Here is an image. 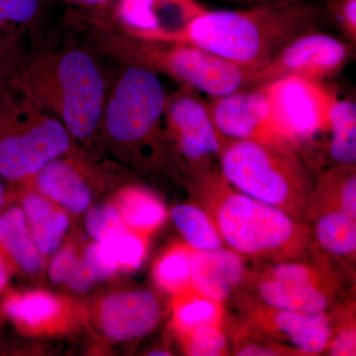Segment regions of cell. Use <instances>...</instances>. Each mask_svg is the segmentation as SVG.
Listing matches in <instances>:
<instances>
[{"label": "cell", "mask_w": 356, "mask_h": 356, "mask_svg": "<svg viewBox=\"0 0 356 356\" xmlns=\"http://www.w3.org/2000/svg\"><path fill=\"white\" fill-rule=\"evenodd\" d=\"M86 228L95 242L102 243L108 236L127 229L116 206H97L88 211Z\"/></svg>", "instance_id": "31"}, {"label": "cell", "mask_w": 356, "mask_h": 356, "mask_svg": "<svg viewBox=\"0 0 356 356\" xmlns=\"http://www.w3.org/2000/svg\"><path fill=\"white\" fill-rule=\"evenodd\" d=\"M327 156L334 165H355L356 161V103L337 97L332 111Z\"/></svg>", "instance_id": "25"}, {"label": "cell", "mask_w": 356, "mask_h": 356, "mask_svg": "<svg viewBox=\"0 0 356 356\" xmlns=\"http://www.w3.org/2000/svg\"><path fill=\"white\" fill-rule=\"evenodd\" d=\"M314 240L330 254L355 261L356 217L343 211H327L314 218Z\"/></svg>", "instance_id": "22"}, {"label": "cell", "mask_w": 356, "mask_h": 356, "mask_svg": "<svg viewBox=\"0 0 356 356\" xmlns=\"http://www.w3.org/2000/svg\"><path fill=\"white\" fill-rule=\"evenodd\" d=\"M324 18L323 9L307 0H273L240 10L208 9L192 23L187 43L254 74L293 38L318 29Z\"/></svg>", "instance_id": "2"}, {"label": "cell", "mask_w": 356, "mask_h": 356, "mask_svg": "<svg viewBox=\"0 0 356 356\" xmlns=\"http://www.w3.org/2000/svg\"><path fill=\"white\" fill-rule=\"evenodd\" d=\"M72 139L57 117L13 92L0 107V177L27 181L69 153Z\"/></svg>", "instance_id": "7"}, {"label": "cell", "mask_w": 356, "mask_h": 356, "mask_svg": "<svg viewBox=\"0 0 356 356\" xmlns=\"http://www.w3.org/2000/svg\"><path fill=\"white\" fill-rule=\"evenodd\" d=\"M81 257L74 248H65L54 257L49 268V276L57 284L67 285L79 268Z\"/></svg>", "instance_id": "36"}, {"label": "cell", "mask_w": 356, "mask_h": 356, "mask_svg": "<svg viewBox=\"0 0 356 356\" xmlns=\"http://www.w3.org/2000/svg\"><path fill=\"white\" fill-rule=\"evenodd\" d=\"M191 252L188 245L178 243L161 255L154 269L161 289L175 296L191 289Z\"/></svg>", "instance_id": "28"}, {"label": "cell", "mask_w": 356, "mask_h": 356, "mask_svg": "<svg viewBox=\"0 0 356 356\" xmlns=\"http://www.w3.org/2000/svg\"><path fill=\"white\" fill-rule=\"evenodd\" d=\"M172 219L192 250L209 252L225 248L216 224L204 208L179 204L172 208Z\"/></svg>", "instance_id": "23"}, {"label": "cell", "mask_w": 356, "mask_h": 356, "mask_svg": "<svg viewBox=\"0 0 356 356\" xmlns=\"http://www.w3.org/2000/svg\"><path fill=\"white\" fill-rule=\"evenodd\" d=\"M327 355L332 356H351L356 355V329L355 321L346 323L334 331L327 348Z\"/></svg>", "instance_id": "37"}, {"label": "cell", "mask_w": 356, "mask_h": 356, "mask_svg": "<svg viewBox=\"0 0 356 356\" xmlns=\"http://www.w3.org/2000/svg\"><path fill=\"white\" fill-rule=\"evenodd\" d=\"M116 207L126 226L143 238L158 228L165 218L163 203L153 194L136 187L119 194Z\"/></svg>", "instance_id": "24"}, {"label": "cell", "mask_w": 356, "mask_h": 356, "mask_svg": "<svg viewBox=\"0 0 356 356\" xmlns=\"http://www.w3.org/2000/svg\"><path fill=\"white\" fill-rule=\"evenodd\" d=\"M165 140L172 144L191 175L216 170L224 140L218 132L201 92L189 86L166 96Z\"/></svg>", "instance_id": "10"}, {"label": "cell", "mask_w": 356, "mask_h": 356, "mask_svg": "<svg viewBox=\"0 0 356 356\" xmlns=\"http://www.w3.org/2000/svg\"><path fill=\"white\" fill-rule=\"evenodd\" d=\"M4 310L18 324L29 329H39L57 320L62 312V303L49 293L29 292L10 297Z\"/></svg>", "instance_id": "27"}, {"label": "cell", "mask_w": 356, "mask_h": 356, "mask_svg": "<svg viewBox=\"0 0 356 356\" xmlns=\"http://www.w3.org/2000/svg\"><path fill=\"white\" fill-rule=\"evenodd\" d=\"M121 65L107 91L99 133L129 152L165 140L168 95L159 74L140 65Z\"/></svg>", "instance_id": "6"}, {"label": "cell", "mask_w": 356, "mask_h": 356, "mask_svg": "<svg viewBox=\"0 0 356 356\" xmlns=\"http://www.w3.org/2000/svg\"><path fill=\"white\" fill-rule=\"evenodd\" d=\"M100 243L118 268H137L146 254L145 238L129 228L108 236Z\"/></svg>", "instance_id": "29"}, {"label": "cell", "mask_w": 356, "mask_h": 356, "mask_svg": "<svg viewBox=\"0 0 356 356\" xmlns=\"http://www.w3.org/2000/svg\"><path fill=\"white\" fill-rule=\"evenodd\" d=\"M149 355H153V356H168L172 355V353H168V351L163 350H153L151 353H149Z\"/></svg>", "instance_id": "41"}, {"label": "cell", "mask_w": 356, "mask_h": 356, "mask_svg": "<svg viewBox=\"0 0 356 356\" xmlns=\"http://www.w3.org/2000/svg\"><path fill=\"white\" fill-rule=\"evenodd\" d=\"M185 353L192 356H221L228 355L229 343L221 325H210L196 327L180 334Z\"/></svg>", "instance_id": "30"}, {"label": "cell", "mask_w": 356, "mask_h": 356, "mask_svg": "<svg viewBox=\"0 0 356 356\" xmlns=\"http://www.w3.org/2000/svg\"><path fill=\"white\" fill-rule=\"evenodd\" d=\"M161 316L158 298L147 290L114 293L103 299L98 308L103 334L115 341L144 337L153 331Z\"/></svg>", "instance_id": "15"}, {"label": "cell", "mask_w": 356, "mask_h": 356, "mask_svg": "<svg viewBox=\"0 0 356 356\" xmlns=\"http://www.w3.org/2000/svg\"><path fill=\"white\" fill-rule=\"evenodd\" d=\"M22 204L28 226L40 252L43 255L53 254L69 229L67 213L38 191L26 193Z\"/></svg>", "instance_id": "19"}, {"label": "cell", "mask_w": 356, "mask_h": 356, "mask_svg": "<svg viewBox=\"0 0 356 356\" xmlns=\"http://www.w3.org/2000/svg\"><path fill=\"white\" fill-rule=\"evenodd\" d=\"M240 1L248 2L250 4L264 3V2L273 1V0H240Z\"/></svg>", "instance_id": "42"}, {"label": "cell", "mask_w": 356, "mask_h": 356, "mask_svg": "<svg viewBox=\"0 0 356 356\" xmlns=\"http://www.w3.org/2000/svg\"><path fill=\"white\" fill-rule=\"evenodd\" d=\"M245 259L229 248L191 252V285L196 291L224 302L245 282Z\"/></svg>", "instance_id": "16"}, {"label": "cell", "mask_w": 356, "mask_h": 356, "mask_svg": "<svg viewBox=\"0 0 356 356\" xmlns=\"http://www.w3.org/2000/svg\"><path fill=\"white\" fill-rule=\"evenodd\" d=\"M327 211H343L356 217L355 163L332 165L314 184L305 218L313 220Z\"/></svg>", "instance_id": "18"}, {"label": "cell", "mask_w": 356, "mask_h": 356, "mask_svg": "<svg viewBox=\"0 0 356 356\" xmlns=\"http://www.w3.org/2000/svg\"><path fill=\"white\" fill-rule=\"evenodd\" d=\"M266 266L248 271L245 282L261 303L306 313L329 312L336 303L339 286L327 266L305 259Z\"/></svg>", "instance_id": "8"}, {"label": "cell", "mask_w": 356, "mask_h": 356, "mask_svg": "<svg viewBox=\"0 0 356 356\" xmlns=\"http://www.w3.org/2000/svg\"><path fill=\"white\" fill-rule=\"evenodd\" d=\"M205 100L211 118L222 140H255L293 149L275 127L270 102L261 86L240 89L225 95L209 96Z\"/></svg>", "instance_id": "14"}, {"label": "cell", "mask_w": 356, "mask_h": 356, "mask_svg": "<svg viewBox=\"0 0 356 356\" xmlns=\"http://www.w3.org/2000/svg\"><path fill=\"white\" fill-rule=\"evenodd\" d=\"M0 250L23 273L37 274L43 267V254L20 208H10L0 216Z\"/></svg>", "instance_id": "20"}, {"label": "cell", "mask_w": 356, "mask_h": 356, "mask_svg": "<svg viewBox=\"0 0 356 356\" xmlns=\"http://www.w3.org/2000/svg\"><path fill=\"white\" fill-rule=\"evenodd\" d=\"M207 10L196 0H115L105 17L134 38L187 43L192 23Z\"/></svg>", "instance_id": "12"}, {"label": "cell", "mask_w": 356, "mask_h": 356, "mask_svg": "<svg viewBox=\"0 0 356 356\" xmlns=\"http://www.w3.org/2000/svg\"><path fill=\"white\" fill-rule=\"evenodd\" d=\"M219 166L236 191L305 219L314 182L296 152L255 140H224Z\"/></svg>", "instance_id": "5"}, {"label": "cell", "mask_w": 356, "mask_h": 356, "mask_svg": "<svg viewBox=\"0 0 356 356\" xmlns=\"http://www.w3.org/2000/svg\"><path fill=\"white\" fill-rule=\"evenodd\" d=\"M31 37L14 63L11 89L57 117L72 137L92 139L99 133L110 83L98 53L70 29Z\"/></svg>", "instance_id": "1"}, {"label": "cell", "mask_w": 356, "mask_h": 356, "mask_svg": "<svg viewBox=\"0 0 356 356\" xmlns=\"http://www.w3.org/2000/svg\"><path fill=\"white\" fill-rule=\"evenodd\" d=\"M81 261L95 283L108 280L118 269V266L110 257L108 252L105 250L102 243L97 242L88 245L81 257Z\"/></svg>", "instance_id": "34"}, {"label": "cell", "mask_w": 356, "mask_h": 356, "mask_svg": "<svg viewBox=\"0 0 356 356\" xmlns=\"http://www.w3.org/2000/svg\"><path fill=\"white\" fill-rule=\"evenodd\" d=\"M9 270L7 266L6 259H4L3 254L0 250V291L4 289L8 282Z\"/></svg>", "instance_id": "39"}, {"label": "cell", "mask_w": 356, "mask_h": 356, "mask_svg": "<svg viewBox=\"0 0 356 356\" xmlns=\"http://www.w3.org/2000/svg\"><path fill=\"white\" fill-rule=\"evenodd\" d=\"M4 197H6V188H4L2 178L0 177V211H1L2 205H3Z\"/></svg>", "instance_id": "40"}, {"label": "cell", "mask_w": 356, "mask_h": 356, "mask_svg": "<svg viewBox=\"0 0 356 356\" xmlns=\"http://www.w3.org/2000/svg\"><path fill=\"white\" fill-rule=\"evenodd\" d=\"M240 336L236 341L235 355L238 356H277V355H300L298 351L289 346L241 329Z\"/></svg>", "instance_id": "32"}, {"label": "cell", "mask_w": 356, "mask_h": 356, "mask_svg": "<svg viewBox=\"0 0 356 356\" xmlns=\"http://www.w3.org/2000/svg\"><path fill=\"white\" fill-rule=\"evenodd\" d=\"M191 178L225 243L245 259L271 264L313 252V233L305 222L236 191L217 170Z\"/></svg>", "instance_id": "4"}, {"label": "cell", "mask_w": 356, "mask_h": 356, "mask_svg": "<svg viewBox=\"0 0 356 356\" xmlns=\"http://www.w3.org/2000/svg\"><path fill=\"white\" fill-rule=\"evenodd\" d=\"M334 27L346 37L348 43H356V0H325L323 9Z\"/></svg>", "instance_id": "33"}, {"label": "cell", "mask_w": 356, "mask_h": 356, "mask_svg": "<svg viewBox=\"0 0 356 356\" xmlns=\"http://www.w3.org/2000/svg\"><path fill=\"white\" fill-rule=\"evenodd\" d=\"M65 3L76 6L79 11L95 15H107L113 0H63Z\"/></svg>", "instance_id": "38"}, {"label": "cell", "mask_w": 356, "mask_h": 356, "mask_svg": "<svg viewBox=\"0 0 356 356\" xmlns=\"http://www.w3.org/2000/svg\"><path fill=\"white\" fill-rule=\"evenodd\" d=\"M259 86L268 96L276 129L296 153L329 134L337 95L327 84L286 77Z\"/></svg>", "instance_id": "9"}, {"label": "cell", "mask_w": 356, "mask_h": 356, "mask_svg": "<svg viewBox=\"0 0 356 356\" xmlns=\"http://www.w3.org/2000/svg\"><path fill=\"white\" fill-rule=\"evenodd\" d=\"M243 329L284 344L300 355L325 353L334 334L329 312L282 310L255 300L243 303Z\"/></svg>", "instance_id": "13"}, {"label": "cell", "mask_w": 356, "mask_h": 356, "mask_svg": "<svg viewBox=\"0 0 356 356\" xmlns=\"http://www.w3.org/2000/svg\"><path fill=\"white\" fill-rule=\"evenodd\" d=\"M222 302L201 294L193 288L175 296L173 323L179 334L203 325H221Z\"/></svg>", "instance_id": "26"}, {"label": "cell", "mask_w": 356, "mask_h": 356, "mask_svg": "<svg viewBox=\"0 0 356 356\" xmlns=\"http://www.w3.org/2000/svg\"><path fill=\"white\" fill-rule=\"evenodd\" d=\"M27 182L44 197L76 214L88 210L90 204L91 192L88 182L72 159L63 156L54 159Z\"/></svg>", "instance_id": "17"}, {"label": "cell", "mask_w": 356, "mask_h": 356, "mask_svg": "<svg viewBox=\"0 0 356 356\" xmlns=\"http://www.w3.org/2000/svg\"><path fill=\"white\" fill-rule=\"evenodd\" d=\"M51 0H0V37L19 41L47 29Z\"/></svg>", "instance_id": "21"}, {"label": "cell", "mask_w": 356, "mask_h": 356, "mask_svg": "<svg viewBox=\"0 0 356 356\" xmlns=\"http://www.w3.org/2000/svg\"><path fill=\"white\" fill-rule=\"evenodd\" d=\"M65 23L100 56L146 67L208 96L252 86V72L194 44L134 38L115 29L105 16L83 11L70 13Z\"/></svg>", "instance_id": "3"}, {"label": "cell", "mask_w": 356, "mask_h": 356, "mask_svg": "<svg viewBox=\"0 0 356 356\" xmlns=\"http://www.w3.org/2000/svg\"><path fill=\"white\" fill-rule=\"evenodd\" d=\"M351 53L353 44L311 30L293 38L266 67L254 72L250 88L286 77L325 83L343 72Z\"/></svg>", "instance_id": "11"}, {"label": "cell", "mask_w": 356, "mask_h": 356, "mask_svg": "<svg viewBox=\"0 0 356 356\" xmlns=\"http://www.w3.org/2000/svg\"><path fill=\"white\" fill-rule=\"evenodd\" d=\"M19 42L0 37V107L7 102L13 91L11 89L14 63L19 53Z\"/></svg>", "instance_id": "35"}]
</instances>
